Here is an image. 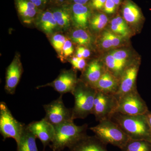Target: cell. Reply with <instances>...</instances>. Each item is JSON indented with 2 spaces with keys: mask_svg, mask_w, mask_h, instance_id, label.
Returning <instances> with one entry per match:
<instances>
[{
  "mask_svg": "<svg viewBox=\"0 0 151 151\" xmlns=\"http://www.w3.org/2000/svg\"><path fill=\"white\" fill-rule=\"evenodd\" d=\"M106 70L103 63L98 60H94L87 64L80 80L94 87Z\"/></svg>",
  "mask_w": 151,
  "mask_h": 151,
  "instance_id": "5bb4252c",
  "label": "cell"
},
{
  "mask_svg": "<svg viewBox=\"0 0 151 151\" xmlns=\"http://www.w3.org/2000/svg\"><path fill=\"white\" fill-rule=\"evenodd\" d=\"M76 73L72 69L63 70L58 77L50 83L38 86L37 89L50 86L60 94L71 93L78 81Z\"/></svg>",
  "mask_w": 151,
  "mask_h": 151,
  "instance_id": "9c48e42d",
  "label": "cell"
},
{
  "mask_svg": "<svg viewBox=\"0 0 151 151\" xmlns=\"http://www.w3.org/2000/svg\"><path fill=\"white\" fill-rule=\"evenodd\" d=\"M40 10L45 9L49 5V0H30Z\"/></svg>",
  "mask_w": 151,
  "mask_h": 151,
  "instance_id": "e575fe53",
  "label": "cell"
},
{
  "mask_svg": "<svg viewBox=\"0 0 151 151\" xmlns=\"http://www.w3.org/2000/svg\"><path fill=\"white\" fill-rule=\"evenodd\" d=\"M35 135L26 127L19 144L17 151H39L37 146Z\"/></svg>",
  "mask_w": 151,
  "mask_h": 151,
  "instance_id": "44dd1931",
  "label": "cell"
},
{
  "mask_svg": "<svg viewBox=\"0 0 151 151\" xmlns=\"http://www.w3.org/2000/svg\"><path fill=\"white\" fill-rule=\"evenodd\" d=\"M70 40L74 43L82 46H89L92 43L91 36L87 32L82 29H78L70 34Z\"/></svg>",
  "mask_w": 151,
  "mask_h": 151,
  "instance_id": "d4e9b609",
  "label": "cell"
},
{
  "mask_svg": "<svg viewBox=\"0 0 151 151\" xmlns=\"http://www.w3.org/2000/svg\"><path fill=\"white\" fill-rule=\"evenodd\" d=\"M107 145L94 135H86L68 149L69 151H108Z\"/></svg>",
  "mask_w": 151,
  "mask_h": 151,
  "instance_id": "9a60e30c",
  "label": "cell"
},
{
  "mask_svg": "<svg viewBox=\"0 0 151 151\" xmlns=\"http://www.w3.org/2000/svg\"><path fill=\"white\" fill-rule=\"evenodd\" d=\"M89 129L105 145L110 144L121 150L130 139L121 127L110 119L100 121L98 125L90 127Z\"/></svg>",
  "mask_w": 151,
  "mask_h": 151,
  "instance_id": "277c9868",
  "label": "cell"
},
{
  "mask_svg": "<svg viewBox=\"0 0 151 151\" xmlns=\"http://www.w3.org/2000/svg\"><path fill=\"white\" fill-rule=\"evenodd\" d=\"M90 0H69V4H78L87 5Z\"/></svg>",
  "mask_w": 151,
  "mask_h": 151,
  "instance_id": "8d00e7d4",
  "label": "cell"
},
{
  "mask_svg": "<svg viewBox=\"0 0 151 151\" xmlns=\"http://www.w3.org/2000/svg\"><path fill=\"white\" fill-rule=\"evenodd\" d=\"M111 29L112 32L123 37L128 36L130 33L127 22L123 17L120 16L112 19L111 21Z\"/></svg>",
  "mask_w": 151,
  "mask_h": 151,
  "instance_id": "603a6c76",
  "label": "cell"
},
{
  "mask_svg": "<svg viewBox=\"0 0 151 151\" xmlns=\"http://www.w3.org/2000/svg\"><path fill=\"white\" fill-rule=\"evenodd\" d=\"M149 111L146 102L137 90L125 94L119 99L116 113L129 116L145 115Z\"/></svg>",
  "mask_w": 151,
  "mask_h": 151,
  "instance_id": "8992f818",
  "label": "cell"
},
{
  "mask_svg": "<svg viewBox=\"0 0 151 151\" xmlns=\"http://www.w3.org/2000/svg\"><path fill=\"white\" fill-rule=\"evenodd\" d=\"M54 127V137L50 147L52 151H61L69 148L87 135L88 125L77 126L70 121Z\"/></svg>",
  "mask_w": 151,
  "mask_h": 151,
  "instance_id": "7a4b0ae2",
  "label": "cell"
},
{
  "mask_svg": "<svg viewBox=\"0 0 151 151\" xmlns=\"http://www.w3.org/2000/svg\"><path fill=\"white\" fill-rule=\"evenodd\" d=\"M109 53L115 59L121 61L128 63L129 62V52L123 49L116 50H112Z\"/></svg>",
  "mask_w": 151,
  "mask_h": 151,
  "instance_id": "f1b7e54d",
  "label": "cell"
},
{
  "mask_svg": "<svg viewBox=\"0 0 151 151\" xmlns=\"http://www.w3.org/2000/svg\"><path fill=\"white\" fill-rule=\"evenodd\" d=\"M23 71L19 56L16 55L8 67L6 72L5 90L7 93L10 94H14Z\"/></svg>",
  "mask_w": 151,
  "mask_h": 151,
  "instance_id": "7c38bea8",
  "label": "cell"
},
{
  "mask_svg": "<svg viewBox=\"0 0 151 151\" xmlns=\"http://www.w3.org/2000/svg\"><path fill=\"white\" fill-rule=\"evenodd\" d=\"M112 1L115 3L117 7L119 6L122 2V0H112Z\"/></svg>",
  "mask_w": 151,
  "mask_h": 151,
  "instance_id": "f35d334b",
  "label": "cell"
},
{
  "mask_svg": "<svg viewBox=\"0 0 151 151\" xmlns=\"http://www.w3.org/2000/svg\"><path fill=\"white\" fill-rule=\"evenodd\" d=\"M35 22L40 29L46 34H52L58 27L49 8L40 11Z\"/></svg>",
  "mask_w": 151,
  "mask_h": 151,
  "instance_id": "ac0fdd59",
  "label": "cell"
},
{
  "mask_svg": "<svg viewBox=\"0 0 151 151\" xmlns=\"http://www.w3.org/2000/svg\"><path fill=\"white\" fill-rule=\"evenodd\" d=\"M103 34L109 39L113 48L119 46L122 43L124 37L116 34L111 31L105 30L103 32Z\"/></svg>",
  "mask_w": 151,
  "mask_h": 151,
  "instance_id": "83f0119b",
  "label": "cell"
},
{
  "mask_svg": "<svg viewBox=\"0 0 151 151\" xmlns=\"http://www.w3.org/2000/svg\"><path fill=\"white\" fill-rule=\"evenodd\" d=\"M71 19L78 29L86 28L92 17L93 11L88 5L70 4Z\"/></svg>",
  "mask_w": 151,
  "mask_h": 151,
  "instance_id": "4fadbf2b",
  "label": "cell"
},
{
  "mask_svg": "<svg viewBox=\"0 0 151 151\" xmlns=\"http://www.w3.org/2000/svg\"><path fill=\"white\" fill-rule=\"evenodd\" d=\"M119 100L115 94H106L97 91L92 114L97 122L111 119L116 113Z\"/></svg>",
  "mask_w": 151,
  "mask_h": 151,
  "instance_id": "52a82bcc",
  "label": "cell"
},
{
  "mask_svg": "<svg viewBox=\"0 0 151 151\" xmlns=\"http://www.w3.org/2000/svg\"><path fill=\"white\" fill-rule=\"evenodd\" d=\"M108 19L106 14L100 12L92 14L89 20V24L92 30L99 32L103 29L108 23Z\"/></svg>",
  "mask_w": 151,
  "mask_h": 151,
  "instance_id": "484cf974",
  "label": "cell"
},
{
  "mask_svg": "<svg viewBox=\"0 0 151 151\" xmlns=\"http://www.w3.org/2000/svg\"><path fill=\"white\" fill-rule=\"evenodd\" d=\"M117 7V6L112 0H106L103 11L105 14H112L116 12Z\"/></svg>",
  "mask_w": 151,
  "mask_h": 151,
  "instance_id": "d6a6232c",
  "label": "cell"
},
{
  "mask_svg": "<svg viewBox=\"0 0 151 151\" xmlns=\"http://www.w3.org/2000/svg\"><path fill=\"white\" fill-rule=\"evenodd\" d=\"M119 84L120 78L106 70L94 88L99 92L115 94L119 90Z\"/></svg>",
  "mask_w": 151,
  "mask_h": 151,
  "instance_id": "e0dca14e",
  "label": "cell"
},
{
  "mask_svg": "<svg viewBox=\"0 0 151 151\" xmlns=\"http://www.w3.org/2000/svg\"><path fill=\"white\" fill-rule=\"evenodd\" d=\"M28 129L39 139L44 147V149L50 146L54 138L55 127L44 118L38 122L30 123L27 126Z\"/></svg>",
  "mask_w": 151,
  "mask_h": 151,
  "instance_id": "8fae6325",
  "label": "cell"
},
{
  "mask_svg": "<svg viewBox=\"0 0 151 151\" xmlns=\"http://www.w3.org/2000/svg\"><path fill=\"white\" fill-rule=\"evenodd\" d=\"M49 8L58 27L61 29H66L70 27L72 19L69 4L58 6L50 7Z\"/></svg>",
  "mask_w": 151,
  "mask_h": 151,
  "instance_id": "d6986e66",
  "label": "cell"
},
{
  "mask_svg": "<svg viewBox=\"0 0 151 151\" xmlns=\"http://www.w3.org/2000/svg\"><path fill=\"white\" fill-rule=\"evenodd\" d=\"M26 126L15 119L4 102L0 103V133L4 140L13 139L19 144L23 132Z\"/></svg>",
  "mask_w": 151,
  "mask_h": 151,
  "instance_id": "5b68a950",
  "label": "cell"
},
{
  "mask_svg": "<svg viewBox=\"0 0 151 151\" xmlns=\"http://www.w3.org/2000/svg\"><path fill=\"white\" fill-rule=\"evenodd\" d=\"M69 4V0H49V5L50 7L58 6Z\"/></svg>",
  "mask_w": 151,
  "mask_h": 151,
  "instance_id": "d590c367",
  "label": "cell"
},
{
  "mask_svg": "<svg viewBox=\"0 0 151 151\" xmlns=\"http://www.w3.org/2000/svg\"><path fill=\"white\" fill-rule=\"evenodd\" d=\"M139 67V63L132 62L124 70L120 78L119 90L115 94L118 100L125 94L137 90L136 80Z\"/></svg>",
  "mask_w": 151,
  "mask_h": 151,
  "instance_id": "30bf717a",
  "label": "cell"
},
{
  "mask_svg": "<svg viewBox=\"0 0 151 151\" xmlns=\"http://www.w3.org/2000/svg\"><path fill=\"white\" fill-rule=\"evenodd\" d=\"M146 115L147 116V119L148 122L151 133V112L149 111Z\"/></svg>",
  "mask_w": 151,
  "mask_h": 151,
  "instance_id": "74e56055",
  "label": "cell"
},
{
  "mask_svg": "<svg viewBox=\"0 0 151 151\" xmlns=\"http://www.w3.org/2000/svg\"><path fill=\"white\" fill-rule=\"evenodd\" d=\"M121 127L130 139L151 142V133L146 115L129 116L115 113L111 119Z\"/></svg>",
  "mask_w": 151,
  "mask_h": 151,
  "instance_id": "6da1fadb",
  "label": "cell"
},
{
  "mask_svg": "<svg viewBox=\"0 0 151 151\" xmlns=\"http://www.w3.org/2000/svg\"><path fill=\"white\" fill-rule=\"evenodd\" d=\"M106 0H90L88 6L92 11L100 12L103 11Z\"/></svg>",
  "mask_w": 151,
  "mask_h": 151,
  "instance_id": "4dcf8cb0",
  "label": "cell"
},
{
  "mask_svg": "<svg viewBox=\"0 0 151 151\" xmlns=\"http://www.w3.org/2000/svg\"><path fill=\"white\" fill-rule=\"evenodd\" d=\"M73 51L74 48L72 42L70 40L66 39L63 48L61 55H63L65 58L73 54Z\"/></svg>",
  "mask_w": 151,
  "mask_h": 151,
  "instance_id": "1f68e13d",
  "label": "cell"
},
{
  "mask_svg": "<svg viewBox=\"0 0 151 151\" xmlns=\"http://www.w3.org/2000/svg\"><path fill=\"white\" fill-rule=\"evenodd\" d=\"M121 151H151V142L145 140L130 139Z\"/></svg>",
  "mask_w": 151,
  "mask_h": 151,
  "instance_id": "cb8c5ba5",
  "label": "cell"
},
{
  "mask_svg": "<svg viewBox=\"0 0 151 151\" xmlns=\"http://www.w3.org/2000/svg\"><path fill=\"white\" fill-rule=\"evenodd\" d=\"M122 12L123 18L129 23H137L142 19L143 14L140 9L131 0H124Z\"/></svg>",
  "mask_w": 151,
  "mask_h": 151,
  "instance_id": "ffe728a7",
  "label": "cell"
},
{
  "mask_svg": "<svg viewBox=\"0 0 151 151\" xmlns=\"http://www.w3.org/2000/svg\"><path fill=\"white\" fill-rule=\"evenodd\" d=\"M69 61L72 65L73 69L75 70H82L83 71L87 65L84 58H79L77 57L72 58L69 60Z\"/></svg>",
  "mask_w": 151,
  "mask_h": 151,
  "instance_id": "f546056e",
  "label": "cell"
},
{
  "mask_svg": "<svg viewBox=\"0 0 151 151\" xmlns=\"http://www.w3.org/2000/svg\"><path fill=\"white\" fill-rule=\"evenodd\" d=\"M97 90L80 79L71 92L74 98L72 119H84L92 114Z\"/></svg>",
  "mask_w": 151,
  "mask_h": 151,
  "instance_id": "3957f363",
  "label": "cell"
},
{
  "mask_svg": "<svg viewBox=\"0 0 151 151\" xmlns=\"http://www.w3.org/2000/svg\"><path fill=\"white\" fill-rule=\"evenodd\" d=\"M63 95L49 104L43 105L45 112L44 119L54 127L73 121L72 108H66L63 100Z\"/></svg>",
  "mask_w": 151,
  "mask_h": 151,
  "instance_id": "ba28073f",
  "label": "cell"
},
{
  "mask_svg": "<svg viewBox=\"0 0 151 151\" xmlns=\"http://www.w3.org/2000/svg\"><path fill=\"white\" fill-rule=\"evenodd\" d=\"M104 61L106 69L119 78L126 68L131 63L115 59L110 53L105 57Z\"/></svg>",
  "mask_w": 151,
  "mask_h": 151,
  "instance_id": "7402d4cb",
  "label": "cell"
},
{
  "mask_svg": "<svg viewBox=\"0 0 151 151\" xmlns=\"http://www.w3.org/2000/svg\"><path fill=\"white\" fill-rule=\"evenodd\" d=\"M90 54L89 50L84 47H79L76 50V57L79 58H87L90 56Z\"/></svg>",
  "mask_w": 151,
  "mask_h": 151,
  "instance_id": "836d02e7",
  "label": "cell"
},
{
  "mask_svg": "<svg viewBox=\"0 0 151 151\" xmlns=\"http://www.w3.org/2000/svg\"><path fill=\"white\" fill-rule=\"evenodd\" d=\"M50 40L52 46L58 54L62 55L63 48L66 40V37L62 34H56L52 35Z\"/></svg>",
  "mask_w": 151,
  "mask_h": 151,
  "instance_id": "4316f807",
  "label": "cell"
},
{
  "mask_svg": "<svg viewBox=\"0 0 151 151\" xmlns=\"http://www.w3.org/2000/svg\"><path fill=\"white\" fill-rule=\"evenodd\" d=\"M14 2L19 16L24 23L29 24L35 22L40 10L30 0H14Z\"/></svg>",
  "mask_w": 151,
  "mask_h": 151,
  "instance_id": "2e32d148",
  "label": "cell"
}]
</instances>
